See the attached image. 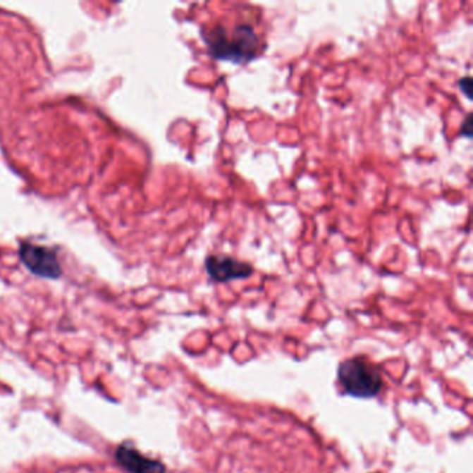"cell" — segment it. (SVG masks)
Listing matches in <instances>:
<instances>
[{"label": "cell", "mask_w": 473, "mask_h": 473, "mask_svg": "<svg viewBox=\"0 0 473 473\" xmlns=\"http://www.w3.org/2000/svg\"><path fill=\"white\" fill-rule=\"evenodd\" d=\"M204 41L213 57L235 64H246L254 60L261 49V39L249 24H239L231 32L221 25H215L204 34Z\"/></svg>", "instance_id": "cell-1"}, {"label": "cell", "mask_w": 473, "mask_h": 473, "mask_svg": "<svg viewBox=\"0 0 473 473\" xmlns=\"http://www.w3.org/2000/svg\"><path fill=\"white\" fill-rule=\"evenodd\" d=\"M338 376L344 390L358 398L375 397L383 387V379L379 371L362 358L343 361L339 365Z\"/></svg>", "instance_id": "cell-2"}, {"label": "cell", "mask_w": 473, "mask_h": 473, "mask_svg": "<svg viewBox=\"0 0 473 473\" xmlns=\"http://www.w3.org/2000/svg\"><path fill=\"white\" fill-rule=\"evenodd\" d=\"M20 258L24 265L38 276L57 279L61 275V266L53 250L24 243L20 247Z\"/></svg>", "instance_id": "cell-3"}, {"label": "cell", "mask_w": 473, "mask_h": 473, "mask_svg": "<svg viewBox=\"0 0 473 473\" xmlns=\"http://www.w3.org/2000/svg\"><path fill=\"white\" fill-rule=\"evenodd\" d=\"M204 265L211 281L218 283L246 279L253 274V266L249 262L231 256H209Z\"/></svg>", "instance_id": "cell-4"}, {"label": "cell", "mask_w": 473, "mask_h": 473, "mask_svg": "<svg viewBox=\"0 0 473 473\" xmlns=\"http://www.w3.org/2000/svg\"><path fill=\"white\" fill-rule=\"evenodd\" d=\"M118 464L129 473H166V465L140 454L128 444H121L116 451Z\"/></svg>", "instance_id": "cell-5"}, {"label": "cell", "mask_w": 473, "mask_h": 473, "mask_svg": "<svg viewBox=\"0 0 473 473\" xmlns=\"http://www.w3.org/2000/svg\"><path fill=\"white\" fill-rule=\"evenodd\" d=\"M473 123H472V116L468 114L464 124H462V128H461V135L465 136V137H472L473 133Z\"/></svg>", "instance_id": "cell-6"}, {"label": "cell", "mask_w": 473, "mask_h": 473, "mask_svg": "<svg viewBox=\"0 0 473 473\" xmlns=\"http://www.w3.org/2000/svg\"><path fill=\"white\" fill-rule=\"evenodd\" d=\"M458 85H460V89H461V92L468 97V99H471V94H469V90H471V87H472V78L471 77H465V78H462V80H460V82H458Z\"/></svg>", "instance_id": "cell-7"}]
</instances>
